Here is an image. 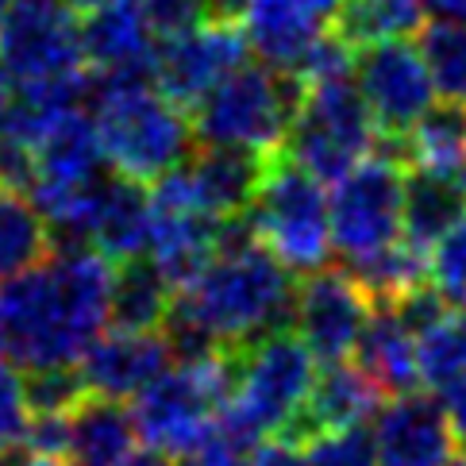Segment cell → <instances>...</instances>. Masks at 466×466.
Listing matches in <instances>:
<instances>
[{
    "label": "cell",
    "instance_id": "50",
    "mask_svg": "<svg viewBox=\"0 0 466 466\" xmlns=\"http://www.w3.org/2000/svg\"><path fill=\"white\" fill-rule=\"evenodd\" d=\"M451 466H466V455L462 459H451Z\"/></svg>",
    "mask_w": 466,
    "mask_h": 466
},
{
    "label": "cell",
    "instance_id": "24",
    "mask_svg": "<svg viewBox=\"0 0 466 466\" xmlns=\"http://www.w3.org/2000/svg\"><path fill=\"white\" fill-rule=\"evenodd\" d=\"M355 366L378 386L381 397H405L420 386V366H416V336L401 320L393 305H374L370 320L362 328L355 347Z\"/></svg>",
    "mask_w": 466,
    "mask_h": 466
},
{
    "label": "cell",
    "instance_id": "40",
    "mask_svg": "<svg viewBox=\"0 0 466 466\" xmlns=\"http://www.w3.org/2000/svg\"><path fill=\"white\" fill-rule=\"evenodd\" d=\"M255 0H208V20L212 24H243Z\"/></svg>",
    "mask_w": 466,
    "mask_h": 466
},
{
    "label": "cell",
    "instance_id": "5",
    "mask_svg": "<svg viewBox=\"0 0 466 466\" xmlns=\"http://www.w3.org/2000/svg\"><path fill=\"white\" fill-rule=\"evenodd\" d=\"M305 101V81L266 66H243L201 108L193 131L205 147H243L255 155H281Z\"/></svg>",
    "mask_w": 466,
    "mask_h": 466
},
{
    "label": "cell",
    "instance_id": "3",
    "mask_svg": "<svg viewBox=\"0 0 466 466\" xmlns=\"http://www.w3.org/2000/svg\"><path fill=\"white\" fill-rule=\"evenodd\" d=\"M93 120L101 131L105 162L120 177L158 186L181 170L197 139L193 116L155 86V70L93 74Z\"/></svg>",
    "mask_w": 466,
    "mask_h": 466
},
{
    "label": "cell",
    "instance_id": "20",
    "mask_svg": "<svg viewBox=\"0 0 466 466\" xmlns=\"http://www.w3.org/2000/svg\"><path fill=\"white\" fill-rule=\"evenodd\" d=\"M378 386L366 378L355 362H331L316 374V386L309 393V405L297 416V424L281 440H289L297 447H305L316 436L328 431H347L362 428L366 416L378 412Z\"/></svg>",
    "mask_w": 466,
    "mask_h": 466
},
{
    "label": "cell",
    "instance_id": "49",
    "mask_svg": "<svg viewBox=\"0 0 466 466\" xmlns=\"http://www.w3.org/2000/svg\"><path fill=\"white\" fill-rule=\"evenodd\" d=\"M0 351H5V324H0Z\"/></svg>",
    "mask_w": 466,
    "mask_h": 466
},
{
    "label": "cell",
    "instance_id": "48",
    "mask_svg": "<svg viewBox=\"0 0 466 466\" xmlns=\"http://www.w3.org/2000/svg\"><path fill=\"white\" fill-rule=\"evenodd\" d=\"M459 320L466 324V297H462V309H459Z\"/></svg>",
    "mask_w": 466,
    "mask_h": 466
},
{
    "label": "cell",
    "instance_id": "35",
    "mask_svg": "<svg viewBox=\"0 0 466 466\" xmlns=\"http://www.w3.org/2000/svg\"><path fill=\"white\" fill-rule=\"evenodd\" d=\"M428 281L443 297H466V220L443 236L428 255Z\"/></svg>",
    "mask_w": 466,
    "mask_h": 466
},
{
    "label": "cell",
    "instance_id": "44",
    "mask_svg": "<svg viewBox=\"0 0 466 466\" xmlns=\"http://www.w3.org/2000/svg\"><path fill=\"white\" fill-rule=\"evenodd\" d=\"M297 5L309 8L312 15H320V20H336V12H339L343 0H297Z\"/></svg>",
    "mask_w": 466,
    "mask_h": 466
},
{
    "label": "cell",
    "instance_id": "32",
    "mask_svg": "<svg viewBox=\"0 0 466 466\" xmlns=\"http://www.w3.org/2000/svg\"><path fill=\"white\" fill-rule=\"evenodd\" d=\"M31 416H66L89 397L81 366H51V370L24 374Z\"/></svg>",
    "mask_w": 466,
    "mask_h": 466
},
{
    "label": "cell",
    "instance_id": "16",
    "mask_svg": "<svg viewBox=\"0 0 466 466\" xmlns=\"http://www.w3.org/2000/svg\"><path fill=\"white\" fill-rule=\"evenodd\" d=\"M374 443L381 466H451L455 431L443 401L428 393H405L378 409Z\"/></svg>",
    "mask_w": 466,
    "mask_h": 466
},
{
    "label": "cell",
    "instance_id": "39",
    "mask_svg": "<svg viewBox=\"0 0 466 466\" xmlns=\"http://www.w3.org/2000/svg\"><path fill=\"white\" fill-rule=\"evenodd\" d=\"M443 409H447V420H451L455 443L466 447V378H459L455 386L443 393Z\"/></svg>",
    "mask_w": 466,
    "mask_h": 466
},
{
    "label": "cell",
    "instance_id": "1",
    "mask_svg": "<svg viewBox=\"0 0 466 466\" xmlns=\"http://www.w3.org/2000/svg\"><path fill=\"white\" fill-rule=\"evenodd\" d=\"M293 270L262 247L247 212L224 220L220 255L189 289L174 297L162 336L181 362L236 355L274 331H286L293 324Z\"/></svg>",
    "mask_w": 466,
    "mask_h": 466
},
{
    "label": "cell",
    "instance_id": "2",
    "mask_svg": "<svg viewBox=\"0 0 466 466\" xmlns=\"http://www.w3.org/2000/svg\"><path fill=\"white\" fill-rule=\"evenodd\" d=\"M112 262L93 247H62L39 270L0 286L5 351L24 370L81 366L112 320Z\"/></svg>",
    "mask_w": 466,
    "mask_h": 466
},
{
    "label": "cell",
    "instance_id": "47",
    "mask_svg": "<svg viewBox=\"0 0 466 466\" xmlns=\"http://www.w3.org/2000/svg\"><path fill=\"white\" fill-rule=\"evenodd\" d=\"M12 8H15V0H0V27H5V20L12 15Z\"/></svg>",
    "mask_w": 466,
    "mask_h": 466
},
{
    "label": "cell",
    "instance_id": "17",
    "mask_svg": "<svg viewBox=\"0 0 466 466\" xmlns=\"http://www.w3.org/2000/svg\"><path fill=\"white\" fill-rule=\"evenodd\" d=\"M170 343L162 331L112 328L81 359V378L93 397L108 401H136L155 378L170 370Z\"/></svg>",
    "mask_w": 466,
    "mask_h": 466
},
{
    "label": "cell",
    "instance_id": "7",
    "mask_svg": "<svg viewBox=\"0 0 466 466\" xmlns=\"http://www.w3.org/2000/svg\"><path fill=\"white\" fill-rule=\"evenodd\" d=\"M236 362L239 351L201 362H177L174 370L155 378L131 405L139 440H147V447L155 451L181 455L189 443L212 431L236 393Z\"/></svg>",
    "mask_w": 466,
    "mask_h": 466
},
{
    "label": "cell",
    "instance_id": "25",
    "mask_svg": "<svg viewBox=\"0 0 466 466\" xmlns=\"http://www.w3.org/2000/svg\"><path fill=\"white\" fill-rule=\"evenodd\" d=\"M466 220V170L412 166L405 174V239L431 255L443 236Z\"/></svg>",
    "mask_w": 466,
    "mask_h": 466
},
{
    "label": "cell",
    "instance_id": "45",
    "mask_svg": "<svg viewBox=\"0 0 466 466\" xmlns=\"http://www.w3.org/2000/svg\"><path fill=\"white\" fill-rule=\"evenodd\" d=\"M20 466H66L62 459H46V455H24Z\"/></svg>",
    "mask_w": 466,
    "mask_h": 466
},
{
    "label": "cell",
    "instance_id": "26",
    "mask_svg": "<svg viewBox=\"0 0 466 466\" xmlns=\"http://www.w3.org/2000/svg\"><path fill=\"white\" fill-rule=\"evenodd\" d=\"M177 289L151 258H136L116 266L112 278V320L131 331H162L166 316L174 309Z\"/></svg>",
    "mask_w": 466,
    "mask_h": 466
},
{
    "label": "cell",
    "instance_id": "9",
    "mask_svg": "<svg viewBox=\"0 0 466 466\" xmlns=\"http://www.w3.org/2000/svg\"><path fill=\"white\" fill-rule=\"evenodd\" d=\"M0 66L20 89H51L89 77L81 24L66 0H15L0 27Z\"/></svg>",
    "mask_w": 466,
    "mask_h": 466
},
{
    "label": "cell",
    "instance_id": "8",
    "mask_svg": "<svg viewBox=\"0 0 466 466\" xmlns=\"http://www.w3.org/2000/svg\"><path fill=\"white\" fill-rule=\"evenodd\" d=\"M251 224L262 247L278 255L293 274H316L331 258V197L293 158L274 155L262 193L251 208Z\"/></svg>",
    "mask_w": 466,
    "mask_h": 466
},
{
    "label": "cell",
    "instance_id": "37",
    "mask_svg": "<svg viewBox=\"0 0 466 466\" xmlns=\"http://www.w3.org/2000/svg\"><path fill=\"white\" fill-rule=\"evenodd\" d=\"M247 455L251 451H243V447L216 424L212 431H205L201 440L189 443L186 451L177 455V466H247Z\"/></svg>",
    "mask_w": 466,
    "mask_h": 466
},
{
    "label": "cell",
    "instance_id": "19",
    "mask_svg": "<svg viewBox=\"0 0 466 466\" xmlns=\"http://www.w3.org/2000/svg\"><path fill=\"white\" fill-rule=\"evenodd\" d=\"M105 147L96 120L86 112H66L62 120H55L43 131V139L35 143V193H66V189H86L105 181Z\"/></svg>",
    "mask_w": 466,
    "mask_h": 466
},
{
    "label": "cell",
    "instance_id": "42",
    "mask_svg": "<svg viewBox=\"0 0 466 466\" xmlns=\"http://www.w3.org/2000/svg\"><path fill=\"white\" fill-rule=\"evenodd\" d=\"M12 101H15V86H12V77L5 74V66H0V131H5V124H8Z\"/></svg>",
    "mask_w": 466,
    "mask_h": 466
},
{
    "label": "cell",
    "instance_id": "30",
    "mask_svg": "<svg viewBox=\"0 0 466 466\" xmlns=\"http://www.w3.org/2000/svg\"><path fill=\"white\" fill-rule=\"evenodd\" d=\"M420 58L431 74V86L443 101L466 105V24L455 20H431L416 35Z\"/></svg>",
    "mask_w": 466,
    "mask_h": 466
},
{
    "label": "cell",
    "instance_id": "11",
    "mask_svg": "<svg viewBox=\"0 0 466 466\" xmlns=\"http://www.w3.org/2000/svg\"><path fill=\"white\" fill-rule=\"evenodd\" d=\"M370 312H374V301L355 281V274L324 266V270L309 274L297 286L293 331L312 351V359H320L324 366L347 362L355 355Z\"/></svg>",
    "mask_w": 466,
    "mask_h": 466
},
{
    "label": "cell",
    "instance_id": "28",
    "mask_svg": "<svg viewBox=\"0 0 466 466\" xmlns=\"http://www.w3.org/2000/svg\"><path fill=\"white\" fill-rule=\"evenodd\" d=\"M51 258V224H46L39 205L20 193H5V201H0V286L39 270Z\"/></svg>",
    "mask_w": 466,
    "mask_h": 466
},
{
    "label": "cell",
    "instance_id": "27",
    "mask_svg": "<svg viewBox=\"0 0 466 466\" xmlns=\"http://www.w3.org/2000/svg\"><path fill=\"white\" fill-rule=\"evenodd\" d=\"M331 31L351 51L401 43L424 31V0H343Z\"/></svg>",
    "mask_w": 466,
    "mask_h": 466
},
{
    "label": "cell",
    "instance_id": "41",
    "mask_svg": "<svg viewBox=\"0 0 466 466\" xmlns=\"http://www.w3.org/2000/svg\"><path fill=\"white\" fill-rule=\"evenodd\" d=\"M424 8H431V15H436V20L466 24V0H424Z\"/></svg>",
    "mask_w": 466,
    "mask_h": 466
},
{
    "label": "cell",
    "instance_id": "38",
    "mask_svg": "<svg viewBox=\"0 0 466 466\" xmlns=\"http://www.w3.org/2000/svg\"><path fill=\"white\" fill-rule=\"evenodd\" d=\"M247 466H301V447L289 440H266L258 443L251 455H247Z\"/></svg>",
    "mask_w": 466,
    "mask_h": 466
},
{
    "label": "cell",
    "instance_id": "13",
    "mask_svg": "<svg viewBox=\"0 0 466 466\" xmlns=\"http://www.w3.org/2000/svg\"><path fill=\"white\" fill-rule=\"evenodd\" d=\"M247 39L236 24H201L166 39L155 58V86L177 108H201L224 81L247 66Z\"/></svg>",
    "mask_w": 466,
    "mask_h": 466
},
{
    "label": "cell",
    "instance_id": "36",
    "mask_svg": "<svg viewBox=\"0 0 466 466\" xmlns=\"http://www.w3.org/2000/svg\"><path fill=\"white\" fill-rule=\"evenodd\" d=\"M155 39H177L208 24V0H139Z\"/></svg>",
    "mask_w": 466,
    "mask_h": 466
},
{
    "label": "cell",
    "instance_id": "34",
    "mask_svg": "<svg viewBox=\"0 0 466 466\" xmlns=\"http://www.w3.org/2000/svg\"><path fill=\"white\" fill-rule=\"evenodd\" d=\"M27 431H31L27 386L15 370L0 366V455L27 447Z\"/></svg>",
    "mask_w": 466,
    "mask_h": 466
},
{
    "label": "cell",
    "instance_id": "51",
    "mask_svg": "<svg viewBox=\"0 0 466 466\" xmlns=\"http://www.w3.org/2000/svg\"><path fill=\"white\" fill-rule=\"evenodd\" d=\"M5 193H8V189H5V186H0V201H5Z\"/></svg>",
    "mask_w": 466,
    "mask_h": 466
},
{
    "label": "cell",
    "instance_id": "6",
    "mask_svg": "<svg viewBox=\"0 0 466 466\" xmlns=\"http://www.w3.org/2000/svg\"><path fill=\"white\" fill-rule=\"evenodd\" d=\"M374 151H378V124L362 101L355 70L305 81V101L281 155L293 158L316 181L336 186Z\"/></svg>",
    "mask_w": 466,
    "mask_h": 466
},
{
    "label": "cell",
    "instance_id": "23",
    "mask_svg": "<svg viewBox=\"0 0 466 466\" xmlns=\"http://www.w3.org/2000/svg\"><path fill=\"white\" fill-rule=\"evenodd\" d=\"M136 416L124 401L108 397H86L66 416V466H124L139 451Z\"/></svg>",
    "mask_w": 466,
    "mask_h": 466
},
{
    "label": "cell",
    "instance_id": "22",
    "mask_svg": "<svg viewBox=\"0 0 466 466\" xmlns=\"http://www.w3.org/2000/svg\"><path fill=\"white\" fill-rule=\"evenodd\" d=\"M155 231V193L151 186L127 177H108L101 189V201L93 212L89 228V247L96 255H105L112 266L136 262L147 255Z\"/></svg>",
    "mask_w": 466,
    "mask_h": 466
},
{
    "label": "cell",
    "instance_id": "21",
    "mask_svg": "<svg viewBox=\"0 0 466 466\" xmlns=\"http://www.w3.org/2000/svg\"><path fill=\"white\" fill-rule=\"evenodd\" d=\"M81 46L96 74L116 70H155L158 46L139 0H108L86 12L81 20Z\"/></svg>",
    "mask_w": 466,
    "mask_h": 466
},
{
    "label": "cell",
    "instance_id": "10",
    "mask_svg": "<svg viewBox=\"0 0 466 466\" xmlns=\"http://www.w3.org/2000/svg\"><path fill=\"white\" fill-rule=\"evenodd\" d=\"M405 166L370 155L331 189V243L347 262L405 239Z\"/></svg>",
    "mask_w": 466,
    "mask_h": 466
},
{
    "label": "cell",
    "instance_id": "15",
    "mask_svg": "<svg viewBox=\"0 0 466 466\" xmlns=\"http://www.w3.org/2000/svg\"><path fill=\"white\" fill-rule=\"evenodd\" d=\"M220 239L224 220H212L166 186H155V231L147 258L158 266L177 293L189 289L205 274V266L220 255Z\"/></svg>",
    "mask_w": 466,
    "mask_h": 466
},
{
    "label": "cell",
    "instance_id": "46",
    "mask_svg": "<svg viewBox=\"0 0 466 466\" xmlns=\"http://www.w3.org/2000/svg\"><path fill=\"white\" fill-rule=\"evenodd\" d=\"M74 12H93V8H101V5H108V0H66Z\"/></svg>",
    "mask_w": 466,
    "mask_h": 466
},
{
    "label": "cell",
    "instance_id": "33",
    "mask_svg": "<svg viewBox=\"0 0 466 466\" xmlns=\"http://www.w3.org/2000/svg\"><path fill=\"white\" fill-rule=\"evenodd\" d=\"M301 466H381L374 431L347 428V431L316 436L301 447Z\"/></svg>",
    "mask_w": 466,
    "mask_h": 466
},
{
    "label": "cell",
    "instance_id": "43",
    "mask_svg": "<svg viewBox=\"0 0 466 466\" xmlns=\"http://www.w3.org/2000/svg\"><path fill=\"white\" fill-rule=\"evenodd\" d=\"M124 466H177V462H170V455L166 451H155V447H147V451H136Z\"/></svg>",
    "mask_w": 466,
    "mask_h": 466
},
{
    "label": "cell",
    "instance_id": "29",
    "mask_svg": "<svg viewBox=\"0 0 466 466\" xmlns=\"http://www.w3.org/2000/svg\"><path fill=\"white\" fill-rule=\"evenodd\" d=\"M412 166L431 170H466V105L440 101L409 131Z\"/></svg>",
    "mask_w": 466,
    "mask_h": 466
},
{
    "label": "cell",
    "instance_id": "31",
    "mask_svg": "<svg viewBox=\"0 0 466 466\" xmlns=\"http://www.w3.org/2000/svg\"><path fill=\"white\" fill-rule=\"evenodd\" d=\"M416 366H420V386L447 393L459 378H466V324L447 316L416 336Z\"/></svg>",
    "mask_w": 466,
    "mask_h": 466
},
{
    "label": "cell",
    "instance_id": "14",
    "mask_svg": "<svg viewBox=\"0 0 466 466\" xmlns=\"http://www.w3.org/2000/svg\"><path fill=\"white\" fill-rule=\"evenodd\" d=\"M270 162L274 155H255L243 147H201L181 170L162 181H170L193 208L212 220H236L255 208Z\"/></svg>",
    "mask_w": 466,
    "mask_h": 466
},
{
    "label": "cell",
    "instance_id": "12",
    "mask_svg": "<svg viewBox=\"0 0 466 466\" xmlns=\"http://www.w3.org/2000/svg\"><path fill=\"white\" fill-rule=\"evenodd\" d=\"M355 81L378 124V139H409V131L420 124V116L431 108V96H436L420 46L405 39L359 51Z\"/></svg>",
    "mask_w": 466,
    "mask_h": 466
},
{
    "label": "cell",
    "instance_id": "4",
    "mask_svg": "<svg viewBox=\"0 0 466 466\" xmlns=\"http://www.w3.org/2000/svg\"><path fill=\"white\" fill-rule=\"evenodd\" d=\"M316 386V359L293 336V331H274L236 362V393L220 416V428L236 440L243 451H255L258 443L278 440L297 424V416L309 405Z\"/></svg>",
    "mask_w": 466,
    "mask_h": 466
},
{
    "label": "cell",
    "instance_id": "18",
    "mask_svg": "<svg viewBox=\"0 0 466 466\" xmlns=\"http://www.w3.org/2000/svg\"><path fill=\"white\" fill-rule=\"evenodd\" d=\"M328 27L320 15H312L297 0H255V8L243 20V39L258 55L266 70L301 77L316 46L324 43Z\"/></svg>",
    "mask_w": 466,
    "mask_h": 466
}]
</instances>
